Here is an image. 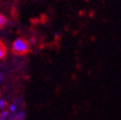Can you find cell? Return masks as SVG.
Returning a JSON list of instances; mask_svg holds the SVG:
<instances>
[{
	"label": "cell",
	"instance_id": "obj_1",
	"mask_svg": "<svg viewBox=\"0 0 121 120\" xmlns=\"http://www.w3.org/2000/svg\"><path fill=\"white\" fill-rule=\"evenodd\" d=\"M30 50V44L28 40L23 38H19L14 40L12 44V51L16 55H25Z\"/></svg>",
	"mask_w": 121,
	"mask_h": 120
},
{
	"label": "cell",
	"instance_id": "obj_2",
	"mask_svg": "<svg viewBox=\"0 0 121 120\" xmlns=\"http://www.w3.org/2000/svg\"><path fill=\"white\" fill-rule=\"evenodd\" d=\"M26 118V112L25 111H20L18 113H11L10 120H25Z\"/></svg>",
	"mask_w": 121,
	"mask_h": 120
},
{
	"label": "cell",
	"instance_id": "obj_3",
	"mask_svg": "<svg viewBox=\"0 0 121 120\" xmlns=\"http://www.w3.org/2000/svg\"><path fill=\"white\" fill-rule=\"evenodd\" d=\"M7 54V48L3 43L0 41V59H3Z\"/></svg>",
	"mask_w": 121,
	"mask_h": 120
},
{
	"label": "cell",
	"instance_id": "obj_4",
	"mask_svg": "<svg viewBox=\"0 0 121 120\" xmlns=\"http://www.w3.org/2000/svg\"><path fill=\"white\" fill-rule=\"evenodd\" d=\"M6 24H7V19H6V17L0 14V28H3Z\"/></svg>",
	"mask_w": 121,
	"mask_h": 120
},
{
	"label": "cell",
	"instance_id": "obj_5",
	"mask_svg": "<svg viewBox=\"0 0 121 120\" xmlns=\"http://www.w3.org/2000/svg\"><path fill=\"white\" fill-rule=\"evenodd\" d=\"M17 111V105L15 103H12L9 105V112L10 113H15Z\"/></svg>",
	"mask_w": 121,
	"mask_h": 120
},
{
	"label": "cell",
	"instance_id": "obj_6",
	"mask_svg": "<svg viewBox=\"0 0 121 120\" xmlns=\"http://www.w3.org/2000/svg\"><path fill=\"white\" fill-rule=\"evenodd\" d=\"M7 106V103L4 99H0V110H4Z\"/></svg>",
	"mask_w": 121,
	"mask_h": 120
},
{
	"label": "cell",
	"instance_id": "obj_7",
	"mask_svg": "<svg viewBox=\"0 0 121 120\" xmlns=\"http://www.w3.org/2000/svg\"><path fill=\"white\" fill-rule=\"evenodd\" d=\"M3 81V75L1 74V73H0V83H1Z\"/></svg>",
	"mask_w": 121,
	"mask_h": 120
},
{
	"label": "cell",
	"instance_id": "obj_8",
	"mask_svg": "<svg viewBox=\"0 0 121 120\" xmlns=\"http://www.w3.org/2000/svg\"><path fill=\"white\" fill-rule=\"evenodd\" d=\"M0 120H10V119H2V118H0Z\"/></svg>",
	"mask_w": 121,
	"mask_h": 120
},
{
	"label": "cell",
	"instance_id": "obj_9",
	"mask_svg": "<svg viewBox=\"0 0 121 120\" xmlns=\"http://www.w3.org/2000/svg\"><path fill=\"white\" fill-rule=\"evenodd\" d=\"M0 68H1V64H0Z\"/></svg>",
	"mask_w": 121,
	"mask_h": 120
}]
</instances>
